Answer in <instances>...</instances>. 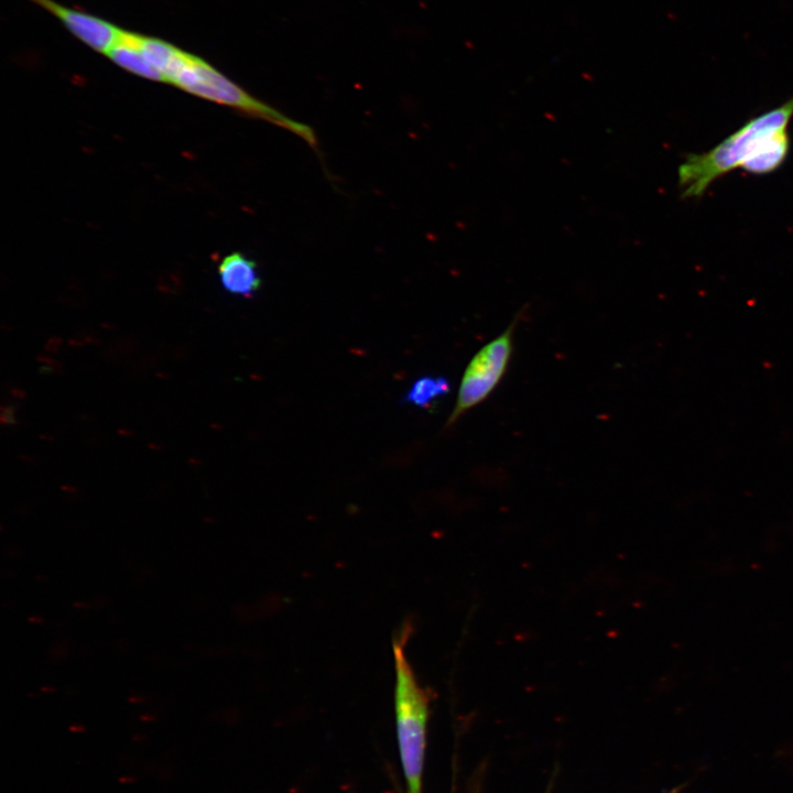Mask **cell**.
I'll use <instances>...</instances> for the list:
<instances>
[{
    "instance_id": "cell-1",
    "label": "cell",
    "mask_w": 793,
    "mask_h": 793,
    "mask_svg": "<svg viewBox=\"0 0 793 793\" xmlns=\"http://www.w3.org/2000/svg\"><path fill=\"white\" fill-rule=\"evenodd\" d=\"M793 117V96L746 122L740 129L702 154H689L678 166L683 198L702 196L709 185L726 173L754 161L761 154L789 148L787 124Z\"/></svg>"
},
{
    "instance_id": "cell-9",
    "label": "cell",
    "mask_w": 793,
    "mask_h": 793,
    "mask_svg": "<svg viewBox=\"0 0 793 793\" xmlns=\"http://www.w3.org/2000/svg\"><path fill=\"white\" fill-rule=\"evenodd\" d=\"M176 776V768L172 764L160 767L157 771V780L160 782H170Z\"/></svg>"
},
{
    "instance_id": "cell-11",
    "label": "cell",
    "mask_w": 793,
    "mask_h": 793,
    "mask_svg": "<svg viewBox=\"0 0 793 793\" xmlns=\"http://www.w3.org/2000/svg\"><path fill=\"white\" fill-rule=\"evenodd\" d=\"M69 730L73 732H83L85 731V727L80 725H73L69 727Z\"/></svg>"
},
{
    "instance_id": "cell-10",
    "label": "cell",
    "mask_w": 793,
    "mask_h": 793,
    "mask_svg": "<svg viewBox=\"0 0 793 793\" xmlns=\"http://www.w3.org/2000/svg\"><path fill=\"white\" fill-rule=\"evenodd\" d=\"M135 781H137V776L131 775V774L121 775L119 778V782L122 784H131V783H134Z\"/></svg>"
},
{
    "instance_id": "cell-7",
    "label": "cell",
    "mask_w": 793,
    "mask_h": 793,
    "mask_svg": "<svg viewBox=\"0 0 793 793\" xmlns=\"http://www.w3.org/2000/svg\"><path fill=\"white\" fill-rule=\"evenodd\" d=\"M107 56L123 69L140 77L164 82L162 75L144 58L138 45V33L123 30L118 43L107 53Z\"/></svg>"
},
{
    "instance_id": "cell-5",
    "label": "cell",
    "mask_w": 793,
    "mask_h": 793,
    "mask_svg": "<svg viewBox=\"0 0 793 793\" xmlns=\"http://www.w3.org/2000/svg\"><path fill=\"white\" fill-rule=\"evenodd\" d=\"M43 8L80 42L90 48L107 55L118 43L123 29L90 13L61 4L54 0H28Z\"/></svg>"
},
{
    "instance_id": "cell-12",
    "label": "cell",
    "mask_w": 793,
    "mask_h": 793,
    "mask_svg": "<svg viewBox=\"0 0 793 793\" xmlns=\"http://www.w3.org/2000/svg\"><path fill=\"white\" fill-rule=\"evenodd\" d=\"M132 739H133V741H137V742H143L144 740H146V736L135 734L132 736Z\"/></svg>"
},
{
    "instance_id": "cell-2",
    "label": "cell",
    "mask_w": 793,
    "mask_h": 793,
    "mask_svg": "<svg viewBox=\"0 0 793 793\" xmlns=\"http://www.w3.org/2000/svg\"><path fill=\"white\" fill-rule=\"evenodd\" d=\"M405 623L393 636L392 651L395 665L394 705L401 761L406 776L409 793H421L426 724L430 694L421 686L405 653L411 634Z\"/></svg>"
},
{
    "instance_id": "cell-6",
    "label": "cell",
    "mask_w": 793,
    "mask_h": 793,
    "mask_svg": "<svg viewBox=\"0 0 793 793\" xmlns=\"http://www.w3.org/2000/svg\"><path fill=\"white\" fill-rule=\"evenodd\" d=\"M218 275L227 292L243 297H252L262 284L257 263L241 252L226 256L218 265Z\"/></svg>"
},
{
    "instance_id": "cell-3",
    "label": "cell",
    "mask_w": 793,
    "mask_h": 793,
    "mask_svg": "<svg viewBox=\"0 0 793 793\" xmlns=\"http://www.w3.org/2000/svg\"><path fill=\"white\" fill-rule=\"evenodd\" d=\"M172 85L197 97L228 106L248 116L286 129L303 139L309 146H317L314 130L300 121L250 95L205 59L187 52L185 61L173 77Z\"/></svg>"
},
{
    "instance_id": "cell-13",
    "label": "cell",
    "mask_w": 793,
    "mask_h": 793,
    "mask_svg": "<svg viewBox=\"0 0 793 793\" xmlns=\"http://www.w3.org/2000/svg\"><path fill=\"white\" fill-rule=\"evenodd\" d=\"M681 789H682V786L676 787V789H674L673 791H671L670 793H678V792L681 791Z\"/></svg>"
},
{
    "instance_id": "cell-4",
    "label": "cell",
    "mask_w": 793,
    "mask_h": 793,
    "mask_svg": "<svg viewBox=\"0 0 793 793\" xmlns=\"http://www.w3.org/2000/svg\"><path fill=\"white\" fill-rule=\"evenodd\" d=\"M519 316L507 329L480 348L463 374L454 410L447 421L453 425L466 411L485 401L504 376L513 349V335Z\"/></svg>"
},
{
    "instance_id": "cell-8",
    "label": "cell",
    "mask_w": 793,
    "mask_h": 793,
    "mask_svg": "<svg viewBox=\"0 0 793 793\" xmlns=\"http://www.w3.org/2000/svg\"><path fill=\"white\" fill-rule=\"evenodd\" d=\"M449 381L443 377H422L417 379L405 395V402L419 408L430 406L449 392Z\"/></svg>"
}]
</instances>
